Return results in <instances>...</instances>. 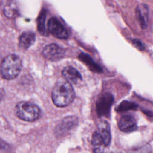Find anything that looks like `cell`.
<instances>
[{"label":"cell","instance_id":"obj_10","mask_svg":"<svg viewBox=\"0 0 153 153\" xmlns=\"http://www.w3.org/2000/svg\"><path fill=\"white\" fill-rule=\"evenodd\" d=\"M78 124V120L75 117L65 118L56 127V133L63 134L74 128Z\"/></svg>","mask_w":153,"mask_h":153},{"label":"cell","instance_id":"obj_1","mask_svg":"<svg viewBox=\"0 0 153 153\" xmlns=\"http://www.w3.org/2000/svg\"><path fill=\"white\" fill-rule=\"evenodd\" d=\"M75 96V91L71 84L63 79H60L56 83L51 92L52 100L58 107L69 105L74 100Z\"/></svg>","mask_w":153,"mask_h":153},{"label":"cell","instance_id":"obj_9","mask_svg":"<svg viewBox=\"0 0 153 153\" xmlns=\"http://www.w3.org/2000/svg\"><path fill=\"white\" fill-rule=\"evenodd\" d=\"M137 20L143 29L147 27L148 22V8L146 5L141 4L138 5L135 10Z\"/></svg>","mask_w":153,"mask_h":153},{"label":"cell","instance_id":"obj_6","mask_svg":"<svg viewBox=\"0 0 153 153\" xmlns=\"http://www.w3.org/2000/svg\"><path fill=\"white\" fill-rule=\"evenodd\" d=\"M48 30L53 36L59 39H66L69 36L68 31L55 17H51L48 20Z\"/></svg>","mask_w":153,"mask_h":153},{"label":"cell","instance_id":"obj_11","mask_svg":"<svg viewBox=\"0 0 153 153\" xmlns=\"http://www.w3.org/2000/svg\"><path fill=\"white\" fill-rule=\"evenodd\" d=\"M62 75L65 80L71 84H76L82 80V76L79 71L72 66H66L62 71Z\"/></svg>","mask_w":153,"mask_h":153},{"label":"cell","instance_id":"obj_2","mask_svg":"<svg viewBox=\"0 0 153 153\" xmlns=\"http://www.w3.org/2000/svg\"><path fill=\"white\" fill-rule=\"evenodd\" d=\"M97 129L92 136L93 150L94 153H104L105 148L109 146L111 140L110 127L108 122L102 121L99 123Z\"/></svg>","mask_w":153,"mask_h":153},{"label":"cell","instance_id":"obj_8","mask_svg":"<svg viewBox=\"0 0 153 153\" xmlns=\"http://www.w3.org/2000/svg\"><path fill=\"white\" fill-rule=\"evenodd\" d=\"M118 127L121 131L124 132H131L137 128L135 118L130 115H124L120 118Z\"/></svg>","mask_w":153,"mask_h":153},{"label":"cell","instance_id":"obj_5","mask_svg":"<svg viewBox=\"0 0 153 153\" xmlns=\"http://www.w3.org/2000/svg\"><path fill=\"white\" fill-rule=\"evenodd\" d=\"M113 96L109 93L101 94L96 102V112L99 117L108 116L113 104Z\"/></svg>","mask_w":153,"mask_h":153},{"label":"cell","instance_id":"obj_14","mask_svg":"<svg viewBox=\"0 0 153 153\" xmlns=\"http://www.w3.org/2000/svg\"><path fill=\"white\" fill-rule=\"evenodd\" d=\"M46 17V13L45 10H42L38 18V29L42 33L44 34L45 32V21Z\"/></svg>","mask_w":153,"mask_h":153},{"label":"cell","instance_id":"obj_13","mask_svg":"<svg viewBox=\"0 0 153 153\" xmlns=\"http://www.w3.org/2000/svg\"><path fill=\"white\" fill-rule=\"evenodd\" d=\"M78 58L80 59L81 61L85 63V65L87 66L88 68L92 71L95 72H102V68L97 64H96L94 61L91 59V57L88 54H86L85 53H81L79 55Z\"/></svg>","mask_w":153,"mask_h":153},{"label":"cell","instance_id":"obj_4","mask_svg":"<svg viewBox=\"0 0 153 153\" xmlns=\"http://www.w3.org/2000/svg\"><path fill=\"white\" fill-rule=\"evenodd\" d=\"M16 115L21 120L26 121L37 120L41 115L39 108L35 104L29 102H20L15 108Z\"/></svg>","mask_w":153,"mask_h":153},{"label":"cell","instance_id":"obj_16","mask_svg":"<svg viewBox=\"0 0 153 153\" xmlns=\"http://www.w3.org/2000/svg\"><path fill=\"white\" fill-rule=\"evenodd\" d=\"M0 151L3 152H10L11 151L10 145L5 141L0 138Z\"/></svg>","mask_w":153,"mask_h":153},{"label":"cell","instance_id":"obj_17","mask_svg":"<svg viewBox=\"0 0 153 153\" xmlns=\"http://www.w3.org/2000/svg\"><path fill=\"white\" fill-rule=\"evenodd\" d=\"M133 44L139 50H143L145 48V47L142 42L137 39H134L132 41Z\"/></svg>","mask_w":153,"mask_h":153},{"label":"cell","instance_id":"obj_15","mask_svg":"<svg viewBox=\"0 0 153 153\" xmlns=\"http://www.w3.org/2000/svg\"><path fill=\"white\" fill-rule=\"evenodd\" d=\"M137 108V105L132 102L128 101H124L120 103L117 111H124L129 109H136Z\"/></svg>","mask_w":153,"mask_h":153},{"label":"cell","instance_id":"obj_3","mask_svg":"<svg viewBox=\"0 0 153 153\" xmlns=\"http://www.w3.org/2000/svg\"><path fill=\"white\" fill-rule=\"evenodd\" d=\"M22 67V60L19 56L15 54L8 55L1 63V75L6 79H14L20 72Z\"/></svg>","mask_w":153,"mask_h":153},{"label":"cell","instance_id":"obj_7","mask_svg":"<svg viewBox=\"0 0 153 153\" xmlns=\"http://www.w3.org/2000/svg\"><path fill=\"white\" fill-rule=\"evenodd\" d=\"M42 54L49 60L57 61L63 57L65 50L55 44H50L44 47Z\"/></svg>","mask_w":153,"mask_h":153},{"label":"cell","instance_id":"obj_18","mask_svg":"<svg viewBox=\"0 0 153 153\" xmlns=\"http://www.w3.org/2000/svg\"><path fill=\"white\" fill-rule=\"evenodd\" d=\"M4 96H5V91L3 88L0 87V100L3 99Z\"/></svg>","mask_w":153,"mask_h":153},{"label":"cell","instance_id":"obj_12","mask_svg":"<svg viewBox=\"0 0 153 153\" xmlns=\"http://www.w3.org/2000/svg\"><path fill=\"white\" fill-rule=\"evenodd\" d=\"M35 35L31 32L23 33L19 38V47L22 49H27L35 42Z\"/></svg>","mask_w":153,"mask_h":153}]
</instances>
